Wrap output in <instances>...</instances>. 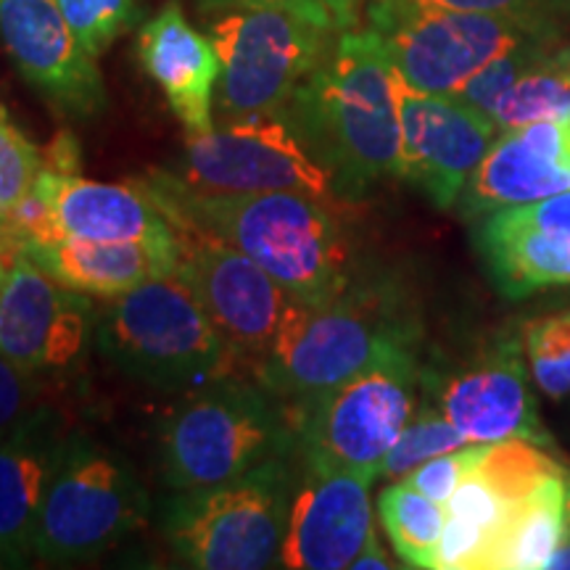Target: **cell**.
Returning a JSON list of instances; mask_svg holds the SVG:
<instances>
[{
    "label": "cell",
    "mask_w": 570,
    "mask_h": 570,
    "mask_svg": "<svg viewBox=\"0 0 570 570\" xmlns=\"http://www.w3.org/2000/svg\"><path fill=\"white\" fill-rule=\"evenodd\" d=\"M142 183L169 217L244 252L296 302H325L354 283L352 244L333 198L291 190L209 194L190 188L169 169H156Z\"/></svg>",
    "instance_id": "1"
},
{
    "label": "cell",
    "mask_w": 570,
    "mask_h": 570,
    "mask_svg": "<svg viewBox=\"0 0 570 570\" xmlns=\"http://www.w3.org/2000/svg\"><path fill=\"white\" fill-rule=\"evenodd\" d=\"M281 117L331 173L336 194H365L383 177H402L394 67L373 30L338 35Z\"/></svg>",
    "instance_id": "2"
},
{
    "label": "cell",
    "mask_w": 570,
    "mask_h": 570,
    "mask_svg": "<svg viewBox=\"0 0 570 570\" xmlns=\"http://www.w3.org/2000/svg\"><path fill=\"white\" fill-rule=\"evenodd\" d=\"M298 412L259 381L223 375L188 389L156 433L161 479L175 491L225 483L296 452Z\"/></svg>",
    "instance_id": "3"
},
{
    "label": "cell",
    "mask_w": 570,
    "mask_h": 570,
    "mask_svg": "<svg viewBox=\"0 0 570 570\" xmlns=\"http://www.w3.org/2000/svg\"><path fill=\"white\" fill-rule=\"evenodd\" d=\"M415 338V320L394 291L352 283L325 302L294 298L273 352L252 375L291 407H304Z\"/></svg>",
    "instance_id": "4"
},
{
    "label": "cell",
    "mask_w": 570,
    "mask_h": 570,
    "mask_svg": "<svg viewBox=\"0 0 570 570\" xmlns=\"http://www.w3.org/2000/svg\"><path fill=\"white\" fill-rule=\"evenodd\" d=\"M96 348L119 373L161 391L204 386L240 365L177 275L151 277L106 298Z\"/></svg>",
    "instance_id": "5"
},
{
    "label": "cell",
    "mask_w": 570,
    "mask_h": 570,
    "mask_svg": "<svg viewBox=\"0 0 570 570\" xmlns=\"http://www.w3.org/2000/svg\"><path fill=\"white\" fill-rule=\"evenodd\" d=\"M294 454L209 489L177 491L164 508L175 558L202 570L275 568L296 491Z\"/></svg>",
    "instance_id": "6"
},
{
    "label": "cell",
    "mask_w": 570,
    "mask_h": 570,
    "mask_svg": "<svg viewBox=\"0 0 570 570\" xmlns=\"http://www.w3.org/2000/svg\"><path fill=\"white\" fill-rule=\"evenodd\" d=\"M151 515V499L122 452L69 431L35 525V558L80 566L101 558Z\"/></svg>",
    "instance_id": "7"
},
{
    "label": "cell",
    "mask_w": 570,
    "mask_h": 570,
    "mask_svg": "<svg viewBox=\"0 0 570 570\" xmlns=\"http://www.w3.org/2000/svg\"><path fill=\"white\" fill-rule=\"evenodd\" d=\"M423 383L415 352L396 348L298 412L302 465L373 483L417 410Z\"/></svg>",
    "instance_id": "8"
},
{
    "label": "cell",
    "mask_w": 570,
    "mask_h": 570,
    "mask_svg": "<svg viewBox=\"0 0 570 570\" xmlns=\"http://www.w3.org/2000/svg\"><path fill=\"white\" fill-rule=\"evenodd\" d=\"M367 19L396 75L433 96H458L470 77L520 42L560 35L550 13L436 11L394 0H373Z\"/></svg>",
    "instance_id": "9"
},
{
    "label": "cell",
    "mask_w": 570,
    "mask_h": 570,
    "mask_svg": "<svg viewBox=\"0 0 570 570\" xmlns=\"http://www.w3.org/2000/svg\"><path fill=\"white\" fill-rule=\"evenodd\" d=\"M338 35L283 9H230L214 24L223 122L281 117L296 90L331 53Z\"/></svg>",
    "instance_id": "10"
},
{
    "label": "cell",
    "mask_w": 570,
    "mask_h": 570,
    "mask_svg": "<svg viewBox=\"0 0 570 570\" xmlns=\"http://www.w3.org/2000/svg\"><path fill=\"white\" fill-rule=\"evenodd\" d=\"M169 173L209 194L291 190L317 198L338 196L331 173L306 151L285 117H254L188 135Z\"/></svg>",
    "instance_id": "11"
},
{
    "label": "cell",
    "mask_w": 570,
    "mask_h": 570,
    "mask_svg": "<svg viewBox=\"0 0 570 570\" xmlns=\"http://www.w3.org/2000/svg\"><path fill=\"white\" fill-rule=\"evenodd\" d=\"M173 225L180 240L175 275L188 285L238 362L254 373L273 352L294 298L273 275L223 238L183 219H173Z\"/></svg>",
    "instance_id": "12"
},
{
    "label": "cell",
    "mask_w": 570,
    "mask_h": 570,
    "mask_svg": "<svg viewBox=\"0 0 570 570\" xmlns=\"http://www.w3.org/2000/svg\"><path fill=\"white\" fill-rule=\"evenodd\" d=\"M98 306L17 254L0 283V354L27 373L75 375L96 346Z\"/></svg>",
    "instance_id": "13"
},
{
    "label": "cell",
    "mask_w": 570,
    "mask_h": 570,
    "mask_svg": "<svg viewBox=\"0 0 570 570\" xmlns=\"http://www.w3.org/2000/svg\"><path fill=\"white\" fill-rule=\"evenodd\" d=\"M523 341L504 336L446 375L423 373L425 396L458 425L470 444L529 439L550 444L541 425Z\"/></svg>",
    "instance_id": "14"
},
{
    "label": "cell",
    "mask_w": 570,
    "mask_h": 570,
    "mask_svg": "<svg viewBox=\"0 0 570 570\" xmlns=\"http://www.w3.org/2000/svg\"><path fill=\"white\" fill-rule=\"evenodd\" d=\"M394 88L402 127V177L439 209H449L460 202L470 175L497 140V125L460 98L415 90L396 69Z\"/></svg>",
    "instance_id": "15"
},
{
    "label": "cell",
    "mask_w": 570,
    "mask_h": 570,
    "mask_svg": "<svg viewBox=\"0 0 570 570\" xmlns=\"http://www.w3.org/2000/svg\"><path fill=\"white\" fill-rule=\"evenodd\" d=\"M0 40L19 75L63 117L92 119L106 109L96 56L56 0H0Z\"/></svg>",
    "instance_id": "16"
},
{
    "label": "cell",
    "mask_w": 570,
    "mask_h": 570,
    "mask_svg": "<svg viewBox=\"0 0 570 570\" xmlns=\"http://www.w3.org/2000/svg\"><path fill=\"white\" fill-rule=\"evenodd\" d=\"M35 194L61 235L106 244H146L180 256L177 230L146 183L111 185L42 167Z\"/></svg>",
    "instance_id": "17"
},
{
    "label": "cell",
    "mask_w": 570,
    "mask_h": 570,
    "mask_svg": "<svg viewBox=\"0 0 570 570\" xmlns=\"http://www.w3.org/2000/svg\"><path fill=\"white\" fill-rule=\"evenodd\" d=\"M373 533L367 481L304 468L291 502L277 566L296 570L348 568Z\"/></svg>",
    "instance_id": "18"
},
{
    "label": "cell",
    "mask_w": 570,
    "mask_h": 570,
    "mask_svg": "<svg viewBox=\"0 0 570 570\" xmlns=\"http://www.w3.org/2000/svg\"><path fill=\"white\" fill-rule=\"evenodd\" d=\"M570 190V117L497 135L462 190L465 214H491Z\"/></svg>",
    "instance_id": "19"
},
{
    "label": "cell",
    "mask_w": 570,
    "mask_h": 570,
    "mask_svg": "<svg viewBox=\"0 0 570 570\" xmlns=\"http://www.w3.org/2000/svg\"><path fill=\"white\" fill-rule=\"evenodd\" d=\"M67 433V420L48 404L0 431V568L35 558V525Z\"/></svg>",
    "instance_id": "20"
},
{
    "label": "cell",
    "mask_w": 570,
    "mask_h": 570,
    "mask_svg": "<svg viewBox=\"0 0 570 570\" xmlns=\"http://www.w3.org/2000/svg\"><path fill=\"white\" fill-rule=\"evenodd\" d=\"M138 53L146 75L159 85L188 135L209 132L214 85L223 69L212 38L198 32L173 0L142 24Z\"/></svg>",
    "instance_id": "21"
},
{
    "label": "cell",
    "mask_w": 570,
    "mask_h": 570,
    "mask_svg": "<svg viewBox=\"0 0 570 570\" xmlns=\"http://www.w3.org/2000/svg\"><path fill=\"white\" fill-rule=\"evenodd\" d=\"M53 281L88 296H119L159 275H175L180 256L146 244H106L88 238L42 240L24 252Z\"/></svg>",
    "instance_id": "22"
},
{
    "label": "cell",
    "mask_w": 570,
    "mask_h": 570,
    "mask_svg": "<svg viewBox=\"0 0 570 570\" xmlns=\"http://www.w3.org/2000/svg\"><path fill=\"white\" fill-rule=\"evenodd\" d=\"M479 248L497 288L510 298L570 288V235L520 223L510 209L491 212L479 227Z\"/></svg>",
    "instance_id": "23"
},
{
    "label": "cell",
    "mask_w": 570,
    "mask_h": 570,
    "mask_svg": "<svg viewBox=\"0 0 570 570\" xmlns=\"http://www.w3.org/2000/svg\"><path fill=\"white\" fill-rule=\"evenodd\" d=\"M568 473L552 475L520 508L499 533L489 570H539L570 537Z\"/></svg>",
    "instance_id": "24"
},
{
    "label": "cell",
    "mask_w": 570,
    "mask_h": 570,
    "mask_svg": "<svg viewBox=\"0 0 570 570\" xmlns=\"http://www.w3.org/2000/svg\"><path fill=\"white\" fill-rule=\"evenodd\" d=\"M499 132L570 117V42H554L489 114Z\"/></svg>",
    "instance_id": "25"
},
{
    "label": "cell",
    "mask_w": 570,
    "mask_h": 570,
    "mask_svg": "<svg viewBox=\"0 0 570 570\" xmlns=\"http://www.w3.org/2000/svg\"><path fill=\"white\" fill-rule=\"evenodd\" d=\"M377 512L404 566L436 568L439 541L446 525L444 504L420 494L407 481H396L377 497Z\"/></svg>",
    "instance_id": "26"
},
{
    "label": "cell",
    "mask_w": 570,
    "mask_h": 570,
    "mask_svg": "<svg viewBox=\"0 0 570 570\" xmlns=\"http://www.w3.org/2000/svg\"><path fill=\"white\" fill-rule=\"evenodd\" d=\"M470 444V441L458 431V425L441 412L436 404L428 399L423 407L415 410L410 423L404 425L402 436L391 446L386 462H383L377 479L402 481L407 479L412 470L423 465V462L439 458V454L452 452Z\"/></svg>",
    "instance_id": "27"
},
{
    "label": "cell",
    "mask_w": 570,
    "mask_h": 570,
    "mask_svg": "<svg viewBox=\"0 0 570 570\" xmlns=\"http://www.w3.org/2000/svg\"><path fill=\"white\" fill-rule=\"evenodd\" d=\"M523 352L541 394L570 396V309L529 320L523 325Z\"/></svg>",
    "instance_id": "28"
},
{
    "label": "cell",
    "mask_w": 570,
    "mask_h": 570,
    "mask_svg": "<svg viewBox=\"0 0 570 570\" xmlns=\"http://www.w3.org/2000/svg\"><path fill=\"white\" fill-rule=\"evenodd\" d=\"M56 3L96 59L109 51L114 40L138 27L142 17L138 0H56Z\"/></svg>",
    "instance_id": "29"
},
{
    "label": "cell",
    "mask_w": 570,
    "mask_h": 570,
    "mask_svg": "<svg viewBox=\"0 0 570 570\" xmlns=\"http://www.w3.org/2000/svg\"><path fill=\"white\" fill-rule=\"evenodd\" d=\"M554 42H560V35H554V38H537L529 42H520L518 48L502 53L499 59L487 63L479 75L470 77L454 98H460L462 104L473 106L475 111L487 114L489 117V114L494 111V106L499 104V98H502L504 92H508L512 85H515L520 77H523L525 71L541 59V56L550 51Z\"/></svg>",
    "instance_id": "30"
},
{
    "label": "cell",
    "mask_w": 570,
    "mask_h": 570,
    "mask_svg": "<svg viewBox=\"0 0 570 570\" xmlns=\"http://www.w3.org/2000/svg\"><path fill=\"white\" fill-rule=\"evenodd\" d=\"M42 173V151L13 127L0 106V219L30 198Z\"/></svg>",
    "instance_id": "31"
},
{
    "label": "cell",
    "mask_w": 570,
    "mask_h": 570,
    "mask_svg": "<svg viewBox=\"0 0 570 570\" xmlns=\"http://www.w3.org/2000/svg\"><path fill=\"white\" fill-rule=\"evenodd\" d=\"M209 9H283L296 13L306 21H315L323 30L333 35H344L354 30L360 19L362 0H204Z\"/></svg>",
    "instance_id": "32"
},
{
    "label": "cell",
    "mask_w": 570,
    "mask_h": 570,
    "mask_svg": "<svg viewBox=\"0 0 570 570\" xmlns=\"http://www.w3.org/2000/svg\"><path fill=\"white\" fill-rule=\"evenodd\" d=\"M483 446L487 444H465L452 452L439 454V458L423 462V465L412 470L407 475L410 487H415L420 494L431 497L433 502L446 504V499L454 494V489L460 487L462 479L475 468V462L481 460Z\"/></svg>",
    "instance_id": "33"
},
{
    "label": "cell",
    "mask_w": 570,
    "mask_h": 570,
    "mask_svg": "<svg viewBox=\"0 0 570 570\" xmlns=\"http://www.w3.org/2000/svg\"><path fill=\"white\" fill-rule=\"evenodd\" d=\"M42 377L27 373L0 354V431L38 407Z\"/></svg>",
    "instance_id": "34"
},
{
    "label": "cell",
    "mask_w": 570,
    "mask_h": 570,
    "mask_svg": "<svg viewBox=\"0 0 570 570\" xmlns=\"http://www.w3.org/2000/svg\"><path fill=\"white\" fill-rule=\"evenodd\" d=\"M412 9L436 11H470V13H550L568 9L570 0H394Z\"/></svg>",
    "instance_id": "35"
},
{
    "label": "cell",
    "mask_w": 570,
    "mask_h": 570,
    "mask_svg": "<svg viewBox=\"0 0 570 570\" xmlns=\"http://www.w3.org/2000/svg\"><path fill=\"white\" fill-rule=\"evenodd\" d=\"M512 217L529 223L541 230H558L570 235V190L525 206H510Z\"/></svg>",
    "instance_id": "36"
},
{
    "label": "cell",
    "mask_w": 570,
    "mask_h": 570,
    "mask_svg": "<svg viewBox=\"0 0 570 570\" xmlns=\"http://www.w3.org/2000/svg\"><path fill=\"white\" fill-rule=\"evenodd\" d=\"M348 568H352V570H391L396 566L389 560L386 550H383L381 541H377V537L373 533V537L365 541V547H362L360 554H356Z\"/></svg>",
    "instance_id": "37"
},
{
    "label": "cell",
    "mask_w": 570,
    "mask_h": 570,
    "mask_svg": "<svg viewBox=\"0 0 570 570\" xmlns=\"http://www.w3.org/2000/svg\"><path fill=\"white\" fill-rule=\"evenodd\" d=\"M547 570H570V537L554 550L550 562H547Z\"/></svg>",
    "instance_id": "38"
},
{
    "label": "cell",
    "mask_w": 570,
    "mask_h": 570,
    "mask_svg": "<svg viewBox=\"0 0 570 570\" xmlns=\"http://www.w3.org/2000/svg\"><path fill=\"white\" fill-rule=\"evenodd\" d=\"M566 508H568V529H570V470H568V502H566Z\"/></svg>",
    "instance_id": "39"
}]
</instances>
